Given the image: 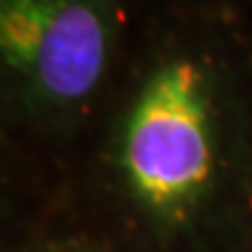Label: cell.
<instances>
[{
	"instance_id": "cell-1",
	"label": "cell",
	"mask_w": 252,
	"mask_h": 252,
	"mask_svg": "<svg viewBox=\"0 0 252 252\" xmlns=\"http://www.w3.org/2000/svg\"><path fill=\"white\" fill-rule=\"evenodd\" d=\"M215 166L213 91L206 68L189 56L163 61L128 110L122 168L152 215L180 220L203 196Z\"/></svg>"
},
{
	"instance_id": "cell-3",
	"label": "cell",
	"mask_w": 252,
	"mask_h": 252,
	"mask_svg": "<svg viewBox=\"0 0 252 252\" xmlns=\"http://www.w3.org/2000/svg\"><path fill=\"white\" fill-rule=\"evenodd\" d=\"M49 0H0V56L17 80L26 82L40 49Z\"/></svg>"
},
{
	"instance_id": "cell-2",
	"label": "cell",
	"mask_w": 252,
	"mask_h": 252,
	"mask_svg": "<svg viewBox=\"0 0 252 252\" xmlns=\"http://www.w3.org/2000/svg\"><path fill=\"white\" fill-rule=\"evenodd\" d=\"M112 45V0H49L35 65L24 82L31 98L70 108L103 80Z\"/></svg>"
}]
</instances>
